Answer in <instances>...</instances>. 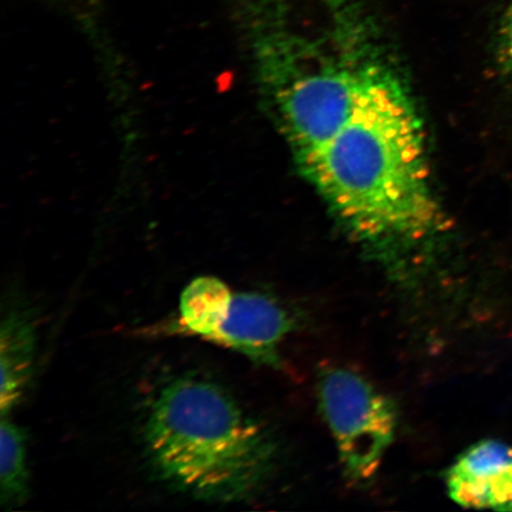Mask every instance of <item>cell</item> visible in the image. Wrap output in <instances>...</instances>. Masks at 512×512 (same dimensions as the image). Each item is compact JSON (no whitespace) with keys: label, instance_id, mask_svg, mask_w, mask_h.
Here are the masks:
<instances>
[{"label":"cell","instance_id":"obj_1","mask_svg":"<svg viewBox=\"0 0 512 512\" xmlns=\"http://www.w3.org/2000/svg\"><path fill=\"white\" fill-rule=\"evenodd\" d=\"M261 87L294 162L352 242L420 286L450 226L412 87L368 0H259Z\"/></svg>","mask_w":512,"mask_h":512},{"label":"cell","instance_id":"obj_2","mask_svg":"<svg viewBox=\"0 0 512 512\" xmlns=\"http://www.w3.org/2000/svg\"><path fill=\"white\" fill-rule=\"evenodd\" d=\"M147 456L177 490L211 502L259 491L275 465V445L215 383L181 377L152 401L144 425Z\"/></svg>","mask_w":512,"mask_h":512},{"label":"cell","instance_id":"obj_3","mask_svg":"<svg viewBox=\"0 0 512 512\" xmlns=\"http://www.w3.org/2000/svg\"><path fill=\"white\" fill-rule=\"evenodd\" d=\"M318 398L345 475L352 482H368L395 438L394 403L363 376L345 368L323 371Z\"/></svg>","mask_w":512,"mask_h":512},{"label":"cell","instance_id":"obj_4","mask_svg":"<svg viewBox=\"0 0 512 512\" xmlns=\"http://www.w3.org/2000/svg\"><path fill=\"white\" fill-rule=\"evenodd\" d=\"M291 330V317L273 299L258 293L232 292L206 339L256 363L278 367L280 345Z\"/></svg>","mask_w":512,"mask_h":512},{"label":"cell","instance_id":"obj_5","mask_svg":"<svg viewBox=\"0 0 512 512\" xmlns=\"http://www.w3.org/2000/svg\"><path fill=\"white\" fill-rule=\"evenodd\" d=\"M446 486L460 507L512 511V447L494 439L472 445L448 469Z\"/></svg>","mask_w":512,"mask_h":512},{"label":"cell","instance_id":"obj_6","mask_svg":"<svg viewBox=\"0 0 512 512\" xmlns=\"http://www.w3.org/2000/svg\"><path fill=\"white\" fill-rule=\"evenodd\" d=\"M34 354L35 332L31 324L24 317L11 313L3 322L2 338H0L2 416L10 414L21 399L30 379Z\"/></svg>","mask_w":512,"mask_h":512},{"label":"cell","instance_id":"obj_7","mask_svg":"<svg viewBox=\"0 0 512 512\" xmlns=\"http://www.w3.org/2000/svg\"><path fill=\"white\" fill-rule=\"evenodd\" d=\"M0 425V501L14 507L28 495L27 447L21 430L2 416Z\"/></svg>","mask_w":512,"mask_h":512},{"label":"cell","instance_id":"obj_8","mask_svg":"<svg viewBox=\"0 0 512 512\" xmlns=\"http://www.w3.org/2000/svg\"><path fill=\"white\" fill-rule=\"evenodd\" d=\"M232 290L220 279L197 278L189 284L181 296V322L192 334L204 339L213 328L224 300Z\"/></svg>","mask_w":512,"mask_h":512},{"label":"cell","instance_id":"obj_9","mask_svg":"<svg viewBox=\"0 0 512 512\" xmlns=\"http://www.w3.org/2000/svg\"><path fill=\"white\" fill-rule=\"evenodd\" d=\"M496 56L499 70L504 79L512 83V0L498 25Z\"/></svg>","mask_w":512,"mask_h":512}]
</instances>
